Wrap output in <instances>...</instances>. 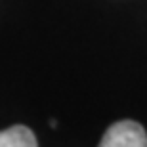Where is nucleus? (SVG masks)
I'll use <instances>...</instances> for the list:
<instances>
[{
	"label": "nucleus",
	"mask_w": 147,
	"mask_h": 147,
	"mask_svg": "<svg viewBox=\"0 0 147 147\" xmlns=\"http://www.w3.org/2000/svg\"><path fill=\"white\" fill-rule=\"evenodd\" d=\"M98 147H147V132L136 120H119L105 130Z\"/></svg>",
	"instance_id": "1"
},
{
	"label": "nucleus",
	"mask_w": 147,
	"mask_h": 147,
	"mask_svg": "<svg viewBox=\"0 0 147 147\" xmlns=\"http://www.w3.org/2000/svg\"><path fill=\"white\" fill-rule=\"evenodd\" d=\"M0 147H38L33 130L17 124L0 132Z\"/></svg>",
	"instance_id": "2"
}]
</instances>
